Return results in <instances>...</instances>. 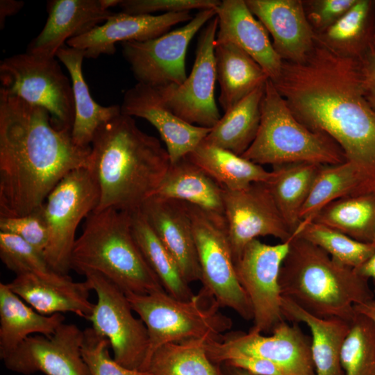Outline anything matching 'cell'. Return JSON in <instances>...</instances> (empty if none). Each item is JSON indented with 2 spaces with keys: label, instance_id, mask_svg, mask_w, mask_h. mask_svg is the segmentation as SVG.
<instances>
[{
  "label": "cell",
  "instance_id": "1",
  "mask_svg": "<svg viewBox=\"0 0 375 375\" xmlns=\"http://www.w3.org/2000/svg\"><path fill=\"white\" fill-rule=\"evenodd\" d=\"M273 83L299 122L328 135L375 182V111L365 97L359 58L315 39L302 62L283 61Z\"/></svg>",
  "mask_w": 375,
  "mask_h": 375
},
{
  "label": "cell",
  "instance_id": "2",
  "mask_svg": "<svg viewBox=\"0 0 375 375\" xmlns=\"http://www.w3.org/2000/svg\"><path fill=\"white\" fill-rule=\"evenodd\" d=\"M90 154L47 110L0 92V217L41 207L66 175L90 168Z\"/></svg>",
  "mask_w": 375,
  "mask_h": 375
},
{
  "label": "cell",
  "instance_id": "3",
  "mask_svg": "<svg viewBox=\"0 0 375 375\" xmlns=\"http://www.w3.org/2000/svg\"><path fill=\"white\" fill-rule=\"evenodd\" d=\"M90 147V169L99 190L94 211L140 210L170 165L160 141L142 131L133 117L122 112L99 128Z\"/></svg>",
  "mask_w": 375,
  "mask_h": 375
},
{
  "label": "cell",
  "instance_id": "4",
  "mask_svg": "<svg viewBox=\"0 0 375 375\" xmlns=\"http://www.w3.org/2000/svg\"><path fill=\"white\" fill-rule=\"evenodd\" d=\"M368 281L295 235L279 274L282 297L313 315L350 322L356 315L354 306L374 298Z\"/></svg>",
  "mask_w": 375,
  "mask_h": 375
},
{
  "label": "cell",
  "instance_id": "5",
  "mask_svg": "<svg viewBox=\"0 0 375 375\" xmlns=\"http://www.w3.org/2000/svg\"><path fill=\"white\" fill-rule=\"evenodd\" d=\"M71 268L83 275L99 273L125 293L165 290L135 240L128 212L108 208L91 212L74 245Z\"/></svg>",
  "mask_w": 375,
  "mask_h": 375
},
{
  "label": "cell",
  "instance_id": "6",
  "mask_svg": "<svg viewBox=\"0 0 375 375\" xmlns=\"http://www.w3.org/2000/svg\"><path fill=\"white\" fill-rule=\"evenodd\" d=\"M260 114L256 138L242 157L260 165L272 166L298 162L335 165L346 161L342 150L333 139L297 119L269 78L265 83Z\"/></svg>",
  "mask_w": 375,
  "mask_h": 375
},
{
  "label": "cell",
  "instance_id": "7",
  "mask_svg": "<svg viewBox=\"0 0 375 375\" xmlns=\"http://www.w3.org/2000/svg\"><path fill=\"white\" fill-rule=\"evenodd\" d=\"M125 294L148 331L144 372L153 353L163 344L219 339L233 326L232 319L219 310L215 299L203 288L188 301L176 299L165 290L148 294Z\"/></svg>",
  "mask_w": 375,
  "mask_h": 375
},
{
  "label": "cell",
  "instance_id": "8",
  "mask_svg": "<svg viewBox=\"0 0 375 375\" xmlns=\"http://www.w3.org/2000/svg\"><path fill=\"white\" fill-rule=\"evenodd\" d=\"M183 203L191 221L202 288L221 308L253 319L251 303L237 276L224 215Z\"/></svg>",
  "mask_w": 375,
  "mask_h": 375
},
{
  "label": "cell",
  "instance_id": "9",
  "mask_svg": "<svg viewBox=\"0 0 375 375\" xmlns=\"http://www.w3.org/2000/svg\"><path fill=\"white\" fill-rule=\"evenodd\" d=\"M0 92L47 110L55 126L72 131V84L55 58L18 53L0 62Z\"/></svg>",
  "mask_w": 375,
  "mask_h": 375
},
{
  "label": "cell",
  "instance_id": "10",
  "mask_svg": "<svg viewBox=\"0 0 375 375\" xmlns=\"http://www.w3.org/2000/svg\"><path fill=\"white\" fill-rule=\"evenodd\" d=\"M99 190L90 168L75 169L66 175L51 191L43 211L49 241L44 256L56 272L67 275L80 222L97 208Z\"/></svg>",
  "mask_w": 375,
  "mask_h": 375
},
{
  "label": "cell",
  "instance_id": "11",
  "mask_svg": "<svg viewBox=\"0 0 375 375\" xmlns=\"http://www.w3.org/2000/svg\"><path fill=\"white\" fill-rule=\"evenodd\" d=\"M97 301L89 319L93 329L108 339L113 358L121 365L144 372L149 348L147 327L136 318L125 292L97 272L84 274Z\"/></svg>",
  "mask_w": 375,
  "mask_h": 375
},
{
  "label": "cell",
  "instance_id": "12",
  "mask_svg": "<svg viewBox=\"0 0 375 375\" xmlns=\"http://www.w3.org/2000/svg\"><path fill=\"white\" fill-rule=\"evenodd\" d=\"M215 16V8L200 10L185 26L159 37L122 42L123 56L138 83L154 88L183 83L188 76L185 56L188 45Z\"/></svg>",
  "mask_w": 375,
  "mask_h": 375
},
{
  "label": "cell",
  "instance_id": "13",
  "mask_svg": "<svg viewBox=\"0 0 375 375\" xmlns=\"http://www.w3.org/2000/svg\"><path fill=\"white\" fill-rule=\"evenodd\" d=\"M292 238L274 245L253 240L235 262L238 281L252 307L253 325L250 331L272 333L285 320L281 310L279 274Z\"/></svg>",
  "mask_w": 375,
  "mask_h": 375
},
{
  "label": "cell",
  "instance_id": "14",
  "mask_svg": "<svg viewBox=\"0 0 375 375\" xmlns=\"http://www.w3.org/2000/svg\"><path fill=\"white\" fill-rule=\"evenodd\" d=\"M217 28L216 16L202 28L193 67L183 83L156 88L164 104L174 114L189 124L206 128H212L221 118L215 99Z\"/></svg>",
  "mask_w": 375,
  "mask_h": 375
},
{
  "label": "cell",
  "instance_id": "15",
  "mask_svg": "<svg viewBox=\"0 0 375 375\" xmlns=\"http://www.w3.org/2000/svg\"><path fill=\"white\" fill-rule=\"evenodd\" d=\"M224 217L234 262L244 247L261 236L281 242L293 233L282 217L267 183H253L239 190L224 188Z\"/></svg>",
  "mask_w": 375,
  "mask_h": 375
},
{
  "label": "cell",
  "instance_id": "16",
  "mask_svg": "<svg viewBox=\"0 0 375 375\" xmlns=\"http://www.w3.org/2000/svg\"><path fill=\"white\" fill-rule=\"evenodd\" d=\"M272 335L250 331L226 332L219 339L206 340L211 348L256 356L278 365L284 375H315L311 338L298 323L281 322Z\"/></svg>",
  "mask_w": 375,
  "mask_h": 375
},
{
  "label": "cell",
  "instance_id": "17",
  "mask_svg": "<svg viewBox=\"0 0 375 375\" xmlns=\"http://www.w3.org/2000/svg\"><path fill=\"white\" fill-rule=\"evenodd\" d=\"M84 333L74 324H62L50 335L28 337L2 359L12 372L31 375H91L81 352Z\"/></svg>",
  "mask_w": 375,
  "mask_h": 375
},
{
  "label": "cell",
  "instance_id": "18",
  "mask_svg": "<svg viewBox=\"0 0 375 375\" xmlns=\"http://www.w3.org/2000/svg\"><path fill=\"white\" fill-rule=\"evenodd\" d=\"M120 108L122 114L143 118L156 128L170 163L186 157L211 130L183 120L164 104L156 88L139 83L125 92Z\"/></svg>",
  "mask_w": 375,
  "mask_h": 375
},
{
  "label": "cell",
  "instance_id": "19",
  "mask_svg": "<svg viewBox=\"0 0 375 375\" xmlns=\"http://www.w3.org/2000/svg\"><path fill=\"white\" fill-rule=\"evenodd\" d=\"M190 12L161 15L113 12L103 24L67 42V46L83 50L87 58L115 53V44L128 41H145L168 32L176 24L190 22Z\"/></svg>",
  "mask_w": 375,
  "mask_h": 375
},
{
  "label": "cell",
  "instance_id": "20",
  "mask_svg": "<svg viewBox=\"0 0 375 375\" xmlns=\"http://www.w3.org/2000/svg\"><path fill=\"white\" fill-rule=\"evenodd\" d=\"M252 14L273 39V47L283 61L302 62L313 49L316 33L301 0H245Z\"/></svg>",
  "mask_w": 375,
  "mask_h": 375
},
{
  "label": "cell",
  "instance_id": "21",
  "mask_svg": "<svg viewBox=\"0 0 375 375\" xmlns=\"http://www.w3.org/2000/svg\"><path fill=\"white\" fill-rule=\"evenodd\" d=\"M215 11L218 20L215 44H235L275 82L280 76L283 60L274 49L267 29L250 11L245 0H223Z\"/></svg>",
  "mask_w": 375,
  "mask_h": 375
},
{
  "label": "cell",
  "instance_id": "22",
  "mask_svg": "<svg viewBox=\"0 0 375 375\" xmlns=\"http://www.w3.org/2000/svg\"><path fill=\"white\" fill-rule=\"evenodd\" d=\"M47 10L46 23L26 51L44 58H56L69 40L103 24L113 13L102 0H51Z\"/></svg>",
  "mask_w": 375,
  "mask_h": 375
},
{
  "label": "cell",
  "instance_id": "23",
  "mask_svg": "<svg viewBox=\"0 0 375 375\" xmlns=\"http://www.w3.org/2000/svg\"><path fill=\"white\" fill-rule=\"evenodd\" d=\"M140 210L176 261L185 280L189 284L201 281L191 221L184 203L151 197Z\"/></svg>",
  "mask_w": 375,
  "mask_h": 375
},
{
  "label": "cell",
  "instance_id": "24",
  "mask_svg": "<svg viewBox=\"0 0 375 375\" xmlns=\"http://www.w3.org/2000/svg\"><path fill=\"white\" fill-rule=\"evenodd\" d=\"M8 288L37 312L51 315L72 312L89 320L94 308L90 301L92 287L85 279L75 282L68 275L51 278L32 274L16 275Z\"/></svg>",
  "mask_w": 375,
  "mask_h": 375
},
{
  "label": "cell",
  "instance_id": "25",
  "mask_svg": "<svg viewBox=\"0 0 375 375\" xmlns=\"http://www.w3.org/2000/svg\"><path fill=\"white\" fill-rule=\"evenodd\" d=\"M281 310L285 319L303 323L309 328L315 375H344L341 351L352 322L313 315L284 297L281 299Z\"/></svg>",
  "mask_w": 375,
  "mask_h": 375
},
{
  "label": "cell",
  "instance_id": "26",
  "mask_svg": "<svg viewBox=\"0 0 375 375\" xmlns=\"http://www.w3.org/2000/svg\"><path fill=\"white\" fill-rule=\"evenodd\" d=\"M56 57L67 68L72 84L75 109L72 138L78 145L89 147L99 128L121 113L120 106H101L93 99L83 74L85 58L83 50L65 45Z\"/></svg>",
  "mask_w": 375,
  "mask_h": 375
},
{
  "label": "cell",
  "instance_id": "27",
  "mask_svg": "<svg viewBox=\"0 0 375 375\" xmlns=\"http://www.w3.org/2000/svg\"><path fill=\"white\" fill-rule=\"evenodd\" d=\"M224 188L186 157L170 163L151 197L183 201L224 215Z\"/></svg>",
  "mask_w": 375,
  "mask_h": 375
},
{
  "label": "cell",
  "instance_id": "28",
  "mask_svg": "<svg viewBox=\"0 0 375 375\" xmlns=\"http://www.w3.org/2000/svg\"><path fill=\"white\" fill-rule=\"evenodd\" d=\"M6 283H0V358L16 349L31 334L53 335L64 323L61 313L51 315L37 312L24 303Z\"/></svg>",
  "mask_w": 375,
  "mask_h": 375
},
{
  "label": "cell",
  "instance_id": "29",
  "mask_svg": "<svg viewBox=\"0 0 375 375\" xmlns=\"http://www.w3.org/2000/svg\"><path fill=\"white\" fill-rule=\"evenodd\" d=\"M375 193V182L352 162L323 165L300 212L296 231L313 221L326 205L342 197Z\"/></svg>",
  "mask_w": 375,
  "mask_h": 375
},
{
  "label": "cell",
  "instance_id": "30",
  "mask_svg": "<svg viewBox=\"0 0 375 375\" xmlns=\"http://www.w3.org/2000/svg\"><path fill=\"white\" fill-rule=\"evenodd\" d=\"M215 57L218 100L224 112L269 79L262 68L234 44H215Z\"/></svg>",
  "mask_w": 375,
  "mask_h": 375
},
{
  "label": "cell",
  "instance_id": "31",
  "mask_svg": "<svg viewBox=\"0 0 375 375\" xmlns=\"http://www.w3.org/2000/svg\"><path fill=\"white\" fill-rule=\"evenodd\" d=\"M186 158L230 190H242L253 183H268L273 176V172L262 165L203 142Z\"/></svg>",
  "mask_w": 375,
  "mask_h": 375
},
{
  "label": "cell",
  "instance_id": "32",
  "mask_svg": "<svg viewBox=\"0 0 375 375\" xmlns=\"http://www.w3.org/2000/svg\"><path fill=\"white\" fill-rule=\"evenodd\" d=\"M265 85L258 87L226 111L202 142L242 156L258 131Z\"/></svg>",
  "mask_w": 375,
  "mask_h": 375
},
{
  "label": "cell",
  "instance_id": "33",
  "mask_svg": "<svg viewBox=\"0 0 375 375\" xmlns=\"http://www.w3.org/2000/svg\"><path fill=\"white\" fill-rule=\"evenodd\" d=\"M374 1L356 0V3L334 24L315 39L347 57L360 58L374 44Z\"/></svg>",
  "mask_w": 375,
  "mask_h": 375
},
{
  "label": "cell",
  "instance_id": "34",
  "mask_svg": "<svg viewBox=\"0 0 375 375\" xmlns=\"http://www.w3.org/2000/svg\"><path fill=\"white\" fill-rule=\"evenodd\" d=\"M323 165L298 162L274 165L267 183L274 200L291 232L300 224V212Z\"/></svg>",
  "mask_w": 375,
  "mask_h": 375
},
{
  "label": "cell",
  "instance_id": "35",
  "mask_svg": "<svg viewBox=\"0 0 375 375\" xmlns=\"http://www.w3.org/2000/svg\"><path fill=\"white\" fill-rule=\"evenodd\" d=\"M131 217L135 240L165 291L180 300L188 301L193 298L195 294L185 280L176 261L140 210L131 212Z\"/></svg>",
  "mask_w": 375,
  "mask_h": 375
},
{
  "label": "cell",
  "instance_id": "36",
  "mask_svg": "<svg viewBox=\"0 0 375 375\" xmlns=\"http://www.w3.org/2000/svg\"><path fill=\"white\" fill-rule=\"evenodd\" d=\"M312 222L362 242L372 243L375 229V193L340 198L324 207Z\"/></svg>",
  "mask_w": 375,
  "mask_h": 375
},
{
  "label": "cell",
  "instance_id": "37",
  "mask_svg": "<svg viewBox=\"0 0 375 375\" xmlns=\"http://www.w3.org/2000/svg\"><path fill=\"white\" fill-rule=\"evenodd\" d=\"M206 339L169 342L152 355L147 372L151 375H220L208 358Z\"/></svg>",
  "mask_w": 375,
  "mask_h": 375
},
{
  "label": "cell",
  "instance_id": "38",
  "mask_svg": "<svg viewBox=\"0 0 375 375\" xmlns=\"http://www.w3.org/2000/svg\"><path fill=\"white\" fill-rule=\"evenodd\" d=\"M321 248L341 264L356 269L375 252L372 243L358 241L347 235L315 222H311L294 233Z\"/></svg>",
  "mask_w": 375,
  "mask_h": 375
},
{
  "label": "cell",
  "instance_id": "39",
  "mask_svg": "<svg viewBox=\"0 0 375 375\" xmlns=\"http://www.w3.org/2000/svg\"><path fill=\"white\" fill-rule=\"evenodd\" d=\"M340 358L344 375H375V324L367 317L356 312Z\"/></svg>",
  "mask_w": 375,
  "mask_h": 375
},
{
  "label": "cell",
  "instance_id": "40",
  "mask_svg": "<svg viewBox=\"0 0 375 375\" xmlns=\"http://www.w3.org/2000/svg\"><path fill=\"white\" fill-rule=\"evenodd\" d=\"M0 258L16 275L32 274L44 278L60 275L49 265L44 255L31 245L17 235L1 231Z\"/></svg>",
  "mask_w": 375,
  "mask_h": 375
},
{
  "label": "cell",
  "instance_id": "41",
  "mask_svg": "<svg viewBox=\"0 0 375 375\" xmlns=\"http://www.w3.org/2000/svg\"><path fill=\"white\" fill-rule=\"evenodd\" d=\"M83 333L81 352L91 375H151L148 372L126 368L112 358L109 341L92 327Z\"/></svg>",
  "mask_w": 375,
  "mask_h": 375
},
{
  "label": "cell",
  "instance_id": "42",
  "mask_svg": "<svg viewBox=\"0 0 375 375\" xmlns=\"http://www.w3.org/2000/svg\"><path fill=\"white\" fill-rule=\"evenodd\" d=\"M0 231L17 235L44 255L49 231L43 205L32 212L19 217H0Z\"/></svg>",
  "mask_w": 375,
  "mask_h": 375
},
{
  "label": "cell",
  "instance_id": "43",
  "mask_svg": "<svg viewBox=\"0 0 375 375\" xmlns=\"http://www.w3.org/2000/svg\"><path fill=\"white\" fill-rule=\"evenodd\" d=\"M218 0H121L122 12L133 15H152L156 12H181L191 10L215 9Z\"/></svg>",
  "mask_w": 375,
  "mask_h": 375
},
{
  "label": "cell",
  "instance_id": "44",
  "mask_svg": "<svg viewBox=\"0 0 375 375\" xmlns=\"http://www.w3.org/2000/svg\"><path fill=\"white\" fill-rule=\"evenodd\" d=\"M356 0H308L303 1L307 19L316 33L340 19Z\"/></svg>",
  "mask_w": 375,
  "mask_h": 375
},
{
  "label": "cell",
  "instance_id": "45",
  "mask_svg": "<svg viewBox=\"0 0 375 375\" xmlns=\"http://www.w3.org/2000/svg\"><path fill=\"white\" fill-rule=\"evenodd\" d=\"M359 60L365 97L375 111V44H372Z\"/></svg>",
  "mask_w": 375,
  "mask_h": 375
},
{
  "label": "cell",
  "instance_id": "46",
  "mask_svg": "<svg viewBox=\"0 0 375 375\" xmlns=\"http://www.w3.org/2000/svg\"><path fill=\"white\" fill-rule=\"evenodd\" d=\"M24 2L15 0L0 1V27H3L8 17L17 14L24 6Z\"/></svg>",
  "mask_w": 375,
  "mask_h": 375
},
{
  "label": "cell",
  "instance_id": "47",
  "mask_svg": "<svg viewBox=\"0 0 375 375\" xmlns=\"http://www.w3.org/2000/svg\"><path fill=\"white\" fill-rule=\"evenodd\" d=\"M354 269L362 277L372 279L375 285V252L362 265Z\"/></svg>",
  "mask_w": 375,
  "mask_h": 375
},
{
  "label": "cell",
  "instance_id": "48",
  "mask_svg": "<svg viewBox=\"0 0 375 375\" xmlns=\"http://www.w3.org/2000/svg\"><path fill=\"white\" fill-rule=\"evenodd\" d=\"M354 310L370 319L375 324V297L362 303L356 305Z\"/></svg>",
  "mask_w": 375,
  "mask_h": 375
},
{
  "label": "cell",
  "instance_id": "49",
  "mask_svg": "<svg viewBox=\"0 0 375 375\" xmlns=\"http://www.w3.org/2000/svg\"><path fill=\"white\" fill-rule=\"evenodd\" d=\"M217 365L218 366L220 375H254L243 369L234 367L224 363H221Z\"/></svg>",
  "mask_w": 375,
  "mask_h": 375
},
{
  "label": "cell",
  "instance_id": "50",
  "mask_svg": "<svg viewBox=\"0 0 375 375\" xmlns=\"http://www.w3.org/2000/svg\"><path fill=\"white\" fill-rule=\"evenodd\" d=\"M374 6H375V1H374ZM374 42H375V15H374Z\"/></svg>",
  "mask_w": 375,
  "mask_h": 375
},
{
  "label": "cell",
  "instance_id": "51",
  "mask_svg": "<svg viewBox=\"0 0 375 375\" xmlns=\"http://www.w3.org/2000/svg\"><path fill=\"white\" fill-rule=\"evenodd\" d=\"M372 244L375 246V229H374V238H373Z\"/></svg>",
  "mask_w": 375,
  "mask_h": 375
},
{
  "label": "cell",
  "instance_id": "52",
  "mask_svg": "<svg viewBox=\"0 0 375 375\" xmlns=\"http://www.w3.org/2000/svg\"><path fill=\"white\" fill-rule=\"evenodd\" d=\"M374 294H375V287H374Z\"/></svg>",
  "mask_w": 375,
  "mask_h": 375
},
{
  "label": "cell",
  "instance_id": "53",
  "mask_svg": "<svg viewBox=\"0 0 375 375\" xmlns=\"http://www.w3.org/2000/svg\"></svg>",
  "mask_w": 375,
  "mask_h": 375
}]
</instances>
